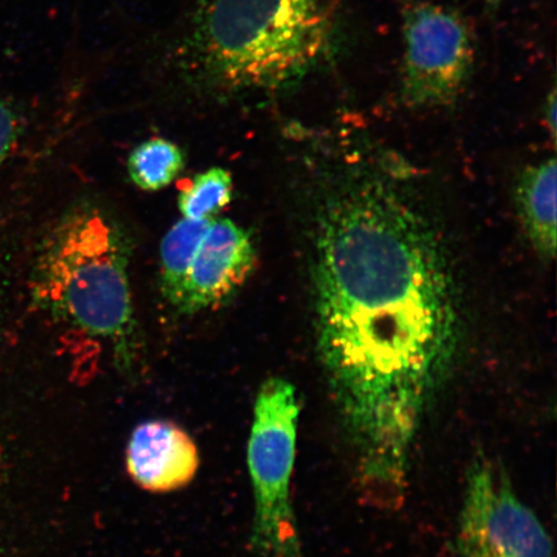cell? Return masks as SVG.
Wrapping results in <instances>:
<instances>
[{
	"label": "cell",
	"mask_w": 557,
	"mask_h": 557,
	"mask_svg": "<svg viewBox=\"0 0 557 557\" xmlns=\"http://www.w3.org/2000/svg\"><path fill=\"white\" fill-rule=\"evenodd\" d=\"M547 124L549 129H552V136L555 137L556 132V94L555 89L552 95H549L547 100V110H546Z\"/></svg>",
	"instance_id": "cell-14"
},
{
	"label": "cell",
	"mask_w": 557,
	"mask_h": 557,
	"mask_svg": "<svg viewBox=\"0 0 557 557\" xmlns=\"http://www.w3.org/2000/svg\"><path fill=\"white\" fill-rule=\"evenodd\" d=\"M125 468L134 483L150 493L189 485L199 469V451L178 424L152 420L138 424L125 449Z\"/></svg>",
	"instance_id": "cell-8"
},
{
	"label": "cell",
	"mask_w": 557,
	"mask_h": 557,
	"mask_svg": "<svg viewBox=\"0 0 557 557\" xmlns=\"http://www.w3.org/2000/svg\"><path fill=\"white\" fill-rule=\"evenodd\" d=\"M458 557H553L552 535L513 490L503 466L476 455L466 471Z\"/></svg>",
	"instance_id": "cell-5"
},
{
	"label": "cell",
	"mask_w": 557,
	"mask_h": 557,
	"mask_svg": "<svg viewBox=\"0 0 557 557\" xmlns=\"http://www.w3.org/2000/svg\"><path fill=\"white\" fill-rule=\"evenodd\" d=\"M401 96L410 109H433L455 102L475 62L472 33L450 7L431 2L404 11Z\"/></svg>",
	"instance_id": "cell-6"
},
{
	"label": "cell",
	"mask_w": 557,
	"mask_h": 557,
	"mask_svg": "<svg viewBox=\"0 0 557 557\" xmlns=\"http://www.w3.org/2000/svg\"><path fill=\"white\" fill-rule=\"evenodd\" d=\"M129 259L120 222L99 206L82 203L54 226L33 275L40 308L78 336L103 345L127 373L141 355Z\"/></svg>",
	"instance_id": "cell-2"
},
{
	"label": "cell",
	"mask_w": 557,
	"mask_h": 557,
	"mask_svg": "<svg viewBox=\"0 0 557 557\" xmlns=\"http://www.w3.org/2000/svg\"><path fill=\"white\" fill-rule=\"evenodd\" d=\"M337 0H212L197 32L205 78L227 94L287 88L324 61Z\"/></svg>",
	"instance_id": "cell-3"
},
{
	"label": "cell",
	"mask_w": 557,
	"mask_h": 557,
	"mask_svg": "<svg viewBox=\"0 0 557 557\" xmlns=\"http://www.w3.org/2000/svg\"><path fill=\"white\" fill-rule=\"evenodd\" d=\"M127 166L138 189L154 193L169 187L180 176L185 169V156L169 139L151 138L131 152Z\"/></svg>",
	"instance_id": "cell-11"
},
{
	"label": "cell",
	"mask_w": 557,
	"mask_h": 557,
	"mask_svg": "<svg viewBox=\"0 0 557 557\" xmlns=\"http://www.w3.org/2000/svg\"><path fill=\"white\" fill-rule=\"evenodd\" d=\"M211 221L183 219L165 234L160 246V290L166 302L180 312L183 310L195 255Z\"/></svg>",
	"instance_id": "cell-10"
},
{
	"label": "cell",
	"mask_w": 557,
	"mask_h": 557,
	"mask_svg": "<svg viewBox=\"0 0 557 557\" xmlns=\"http://www.w3.org/2000/svg\"><path fill=\"white\" fill-rule=\"evenodd\" d=\"M18 136V121L10 104L0 99V165L9 158Z\"/></svg>",
	"instance_id": "cell-13"
},
{
	"label": "cell",
	"mask_w": 557,
	"mask_h": 557,
	"mask_svg": "<svg viewBox=\"0 0 557 557\" xmlns=\"http://www.w3.org/2000/svg\"><path fill=\"white\" fill-rule=\"evenodd\" d=\"M257 250L252 236L234 221L214 219L195 255L183 313L215 309L252 275Z\"/></svg>",
	"instance_id": "cell-7"
},
{
	"label": "cell",
	"mask_w": 557,
	"mask_h": 557,
	"mask_svg": "<svg viewBox=\"0 0 557 557\" xmlns=\"http://www.w3.org/2000/svg\"><path fill=\"white\" fill-rule=\"evenodd\" d=\"M484 2L486 4L487 11L494 12L498 10V7L503 0H484Z\"/></svg>",
	"instance_id": "cell-15"
},
{
	"label": "cell",
	"mask_w": 557,
	"mask_h": 557,
	"mask_svg": "<svg viewBox=\"0 0 557 557\" xmlns=\"http://www.w3.org/2000/svg\"><path fill=\"white\" fill-rule=\"evenodd\" d=\"M313 259L318 350L358 484L369 503L396 510L458 350L449 260L420 209L379 180L325 201Z\"/></svg>",
	"instance_id": "cell-1"
},
{
	"label": "cell",
	"mask_w": 557,
	"mask_h": 557,
	"mask_svg": "<svg viewBox=\"0 0 557 557\" xmlns=\"http://www.w3.org/2000/svg\"><path fill=\"white\" fill-rule=\"evenodd\" d=\"M519 214L529 240L539 253L554 259L556 252V160L529 166L518 184Z\"/></svg>",
	"instance_id": "cell-9"
},
{
	"label": "cell",
	"mask_w": 557,
	"mask_h": 557,
	"mask_svg": "<svg viewBox=\"0 0 557 557\" xmlns=\"http://www.w3.org/2000/svg\"><path fill=\"white\" fill-rule=\"evenodd\" d=\"M234 184L224 169L201 172L178 195V209L186 220L211 221L232 203Z\"/></svg>",
	"instance_id": "cell-12"
},
{
	"label": "cell",
	"mask_w": 557,
	"mask_h": 557,
	"mask_svg": "<svg viewBox=\"0 0 557 557\" xmlns=\"http://www.w3.org/2000/svg\"><path fill=\"white\" fill-rule=\"evenodd\" d=\"M299 401L281 377L262 383L248 441V470L256 499L253 543L268 557H304L290 487L294 478Z\"/></svg>",
	"instance_id": "cell-4"
}]
</instances>
